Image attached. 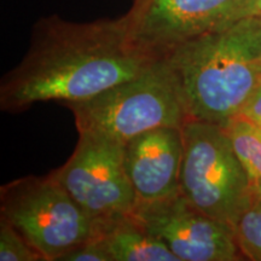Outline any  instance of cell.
Returning <instances> with one entry per match:
<instances>
[{
    "mask_svg": "<svg viewBox=\"0 0 261 261\" xmlns=\"http://www.w3.org/2000/svg\"><path fill=\"white\" fill-rule=\"evenodd\" d=\"M96 236L100 238L112 261H179L130 214L98 220Z\"/></svg>",
    "mask_w": 261,
    "mask_h": 261,
    "instance_id": "obj_10",
    "label": "cell"
},
{
    "mask_svg": "<svg viewBox=\"0 0 261 261\" xmlns=\"http://www.w3.org/2000/svg\"><path fill=\"white\" fill-rule=\"evenodd\" d=\"M163 58L189 117L224 126L261 83V15L179 45Z\"/></svg>",
    "mask_w": 261,
    "mask_h": 261,
    "instance_id": "obj_2",
    "label": "cell"
},
{
    "mask_svg": "<svg viewBox=\"0 0 261 261\" xmlns=\"http://www.w3.org/2000/svg\"><path fill=\"white\" fill-rule=\"evenodd\" d=\"M65 106L73 112L79 133L121 144L159 127H182L190 119L177 79L163 57L132 79Z\"/></svg>",
    "mask_w": 261,
    "mask_h": 261,
    "instance_id": "obj_3",
    "label": "cell"
},
{
    "mask_svg": "<svg viewBox=\"0 0 261 261\" xmlns=\"http://www.w3.org/2000/svg\"><path fill=\"white\" fill-rule=\"evenodd\" d=\"M0 218L9 221L44 261H60L96 234L97 221L54 175H28L0 189Z\"/></svg>",
    "mask_w": 261,
    "mask_h": 261,
    "instance_id": "obj_5",
    "label": "cell"
},
{
    "mask_svg": "<svg viewBox=\"0 0 261 261\" xmlns=\"http://www.w3.org/2000/svg\"><path fill=\"white\" fill-rule=\"evenodd\" d=\"M156 60L132 40L126 15L92 22L42 17L23 60L3 76L0 109L19 113L39 102L87 99L137 76Z\"/></svg>",
    "mask_w": 261,
    "mask_h": 261,
    "instance_id": "obj_1",
    "label": "cell"
},
{
    "mask_svg": "<svg viewBox=\"0 0 261 261\" xmlns=\"http://www.w3.org/2000/svg\"><path fill=\"white\" fill-rule=\"evenodd\" d=\"M79 135L73 155L51 174L96 221L130 214L138 198L125 168L123 144L91 133Z\"/></svg>",
    "mask_w": 261,
    "mask_h": 261,
    "instance_id": "obj_7",
    "label": "cell"
},
{
    "mask_svg": "<svg viewBox=\"0 0 261 261\" xmlns=\"http://www.w3.org/2000/svg\"><path fill=\"white\" fill-rule=\"evenodd\" d=\"M257 10H259V15H261V0H256Z\"/></svg>",
    "mask_w": 261,
    "mask_h": 261,
    "instance_id": "obj_16",
    "label": "cell"
},
{
    "mask_svg": "<svg viewBox=\"0 0 261 261\" xmlns=\"http://www.w3.org/2000/svg\"><path fill=\"white\" fill-rule=\"evenodd\" d=\"M184 139L180 192L195 207L233 226L252 204L255 188L223 126L189 119Z\"/></svg>",
    "mask_w": 261,
    "mask_h": 261,
    "instance_id": "obj_4",
    "label": "cell"
},
{
    "mask_svg": "<svg viewBox=\"0 0 261 261\" xmlns=\"http://www.w3.org/2000/svg\"><path fill=\"white\" fill-rule=\"evenodd\" d=\"M0 260L44 261L28 241L3 218H0Z\"/></svg>",
    "mask_w": 261,
    "mask_h": 261,
    "instance_id": "obj_13",
    "label": "cell"
},
{
    "mask_svg": "<svg viewBox=\"0 0 261 261\" xmlns=\"http://www.w3.org/2000/svg\"><path fill=\"white\" fill-rule=\"evenodd\" d=\"M182 155L181 127H159L123 144L125 168L138 201L160 200L180 191Z\"/></svg>",
    "mask_w": 261,
    "mask_h": 261,
    "instance_id": "obj_9",
    "label": "cell"
},
{
    "mask_svg": "<svg viewBox=\"0 0 261 261\" xmlns=\"http://www.w3.org/2000/svg\"><path fill=\"white\" fill-rule=\"evenodd\" d=\"M254 15H259L256 0H135L126 17L137 46L160 58Z\"/></svg>",
    "mask_w": 261,
    "mask_h": 261,
    "instance_id": "obj_6",
    "label": "cell"
},
{
    "mask_svg": "<svg viewBox=\"0 0 261 261\" xmlns=\"http://www.w3.org/2000/svg\"><path fill=\"white\" fill-rule=\"evenodd\" d=\"M130 215L179 261L246 260L232 225L203 213L180 191L160 200L138 201Z\"/></svg>",
    "mask_w": 261,
    "mask_h": 261,
    "instance_id": "obj_8",
    "label": "cell"
},
{
    "mask_svg": "<svg viewBox=\"0 0 261 261\" xmlns=\"http://www.w3.org/2000/svg\"><path fill=\"white\" fill-rule=\"evenodd\" d=\"M60 261H112L100 238L92 236L85 242L71 248Z\"/></svg>",
    "mask_w": 261,
    "mask_h": 261,
    "instance_id": "obj_14",
    "label": "cell"
},
{
    "mask_svg": "<svg viewBox=\"0 0 261 261\" xmlns=\"http://www.w3.org/2000/svg\"><path fill=\"white\" fill-rule=\"evenodd\" d=\"M237 243L246 260L261 261V194L233 224Z\"/></svg>",
    "mask_w": 261,
    "mask_h": 261,
    "instance_id": "obj_12",
    "label": "cell"
},
{
    "mask_svg": "<svg viewBox=\"0 0 261 261\" xmlns=\"http://www.w3.org/2000/svg\"><path fill=\"white\" fill-rule=\"evenodd\" d=\"M255 190L261 188V128L237 115L223 126Z\"/></svg>",
    "mask_w": 261,
    "mask_h": 261,
    "instance_id": "obj_11",
    "label": "cell"
},
{
    "mask_svg": "<svg viewBox=\"0 0 261 261\" xmlns=\"http://www.w3.org/2000/svg\"><path fill=\"white\" fill-rule=\"evenodd\" d=\"M238 115L261 128V83L257 85L254 92L248 98Z\"/></svg>",
    "mask_w": 261,
    "mask_h": 261,
    "instance_id": "obj_15",
    "label": "cell"
},
{
    "mask_svg": "<svg viewBox=\"0 0 261 261\" xmlns=\"http://www.w3.org/2000/svg\"><path fill=\"white\" fill-rule=\"evenodd\" d=\"M257 192H259V194H261V188L260 189H257V190H256Z\"/></svg>",
    "mask_w": 261,
    "mask_h": 261,
    "instance_id": "obj_17",
    "label": "cell"
}]
</instances>
